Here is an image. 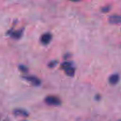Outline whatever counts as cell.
<instances>
[{
	"mask_svg": "<svg viewBox=\"0 0 121 121\" xmlns=\"http://www.w3.org/2000/svg\"><path fill=\"white\" fill-rule=\"evenodd\" d=\"M44 102L47 105L53 106H60L61 104L60 99L54 96H48L45 98Z\"/></svg>",
	"mask_w": 121,
	"mask_h": 121,
	"instance_id": "1",
	"label": "cell"
},
{
	"mask_svg": "<svg viewBox=\"0 0 121 121\" xmlns=\"http://www.w3.org/2000/svg\"><path fill=\"white\" fill-rule=\"evenodd\" d=\"M23 78L28 82L31 83L34 86H39L41 85V82L40 79L33 76H27L23 77Z\"/></svg>",
	"mask_w": 121,
	"mask_h": 121,
	"instance_id": "2",
	"label": "cell"
},
{
	"mask_svg": "<svg viewBox=\"0 0 121 121\" xmlns=\"http://www.w3.org/2000/svg\"><path fill=\"white\" fill-rule=\"evenodd\" d=\"M52 34L48 33H44V34L41 35V38H40V41H41L43 44L47 45L50 43V41H52Z\"/></svg>",
	"mask_w": 121,
	"mask_h": 121,
	"instance_id": "3",
	"label": "cell"
},
{
	"mask_svg": "<svg viewBox=\"0 0 121 121\" xmlns=\"http://www.w3.org/2000/svg\"><path fill=\"white\" fill-rule=\"evenodd\" d=\"M109 22L113 24H121V15H112L109 17Z\"/></svg>",
	"mask_w": 121,
	"mask_h": 121,
	"instance_id": "4",
	"label": "cell"
},
{
	"mask_svg": "<svg viewBox=\"0 0 121 121\" xmlns=\"http://www.w3.org/2000/svg\"><path fill=\"white\" fill-rule=\"evenodd\" d=\"M120 80V76L118 74H113L111 75L109 78V82L111 85H115L118 83Z\"/></svg>",
	"mask_w": 121,
	"mask_h": 121,
	"instance_id": "5",
	"label": "cell"
},
{
	"mask_svg": "<svg viewBox=\"0 0 121 121\" xmlns=\"http://www.w3.org/2000/svg\"><path fill=\"white\" fill-rule=\"evenodd\" d=\"M14 114L16 116L22 117H27L28 116V113L24 109H16L14 111Z\"/></svg>",
	"mask_w": 121,
	"mask_h": 121,
	"instance_id": "6",
	"label": "cell"
},
{
	"mask_svg": "<svg viewBox=\"0 0 121 121\" xmlns=\"http://www.w3.org/2000/svg\"><path fill=\"white\" fill-rule=\"evenodd\" d=\"M65 72L67 76L70 77H73L75 73V69L72 66L68 67V68L65 69Z\"/></svg>",
	"mask_w": 121,
	"mask_h": 121,
	"instance_id": "7",
	"label": "cell"
},
{
	"mask_svg": "<svg viewBox=\"0 0 121 121\" xmlns=\"http://www.w3.org/2000/svg\"><path fill=\"white\" fill-rule=\"evenodd\" d=\"M22 31L21 30H18V31H13L12 33H10V35L14 39H20V37L22 35Z\"/></svg>",
	"mask_w": 121,
	"mask_h": 121,
	"instance_id": "8",
	"label": "cell"
},
{
	"mask_svg": "<svg viewBox=\"0 0 121 121\" xmlns=\"http://www.w3.org/2000/svg\"><path fill=\"white\" fill-rule=\"evenodd\" d=\"M72 66V63L70 62H67V61H65V62L63 63L62 65H61V68L63 69L64 70L68 68V67H71Z\"/></svg>",
	"mask_w": 121,
	"mask_h": 121,
	"instance_id": "9",
	"label": "cell"
},
{
	"mask_svg": "<svg viewBox=\"0 0 121 121\" xmlns=\"http://www.w3.org/2000/svg\"><path fill=\"white\" fill-rule=\"evenodd\" d=\"M19 69L22 72H24V73H26V72H28V69L26 66H24V65H20L19 66Z\"/></svg>",
	"mask_w": 121,
	"mask_h": 121,
	"instance_id": "10",
	"label": "cell"
},
{
	"mask_svg": "<svg viewBox=\"0 0 121 121\" xmlns=\"http://www.w3.org/2000/svg\"><path fill=\"white\" fill-rule=\"evenodd\" d=\"M110 9H111V6L106 5L102 8V11L104 12V13H107V12L109 11Z\"/></svg>",
	"mask_w": 121,
	"mask_h": 121,
	"instance_id": "11",
	"label": "cell"
},
{
	"mask_svg": "<svg viewBox=\"0 0 121 121\" xmlns=\"http://www.w3.org/2000/svg\"><path fill=\"white\" fill-rule=\"evenodd\" d=\"M57 64V61H52L51 62H50V63L48 64V66L49 67L52 68V67H54Z\"/></svg>",
	"mask_w": 121,
	"mask_h": 121,
	"instance_id": "12",
	"label": "cell"
}]
</instances>
